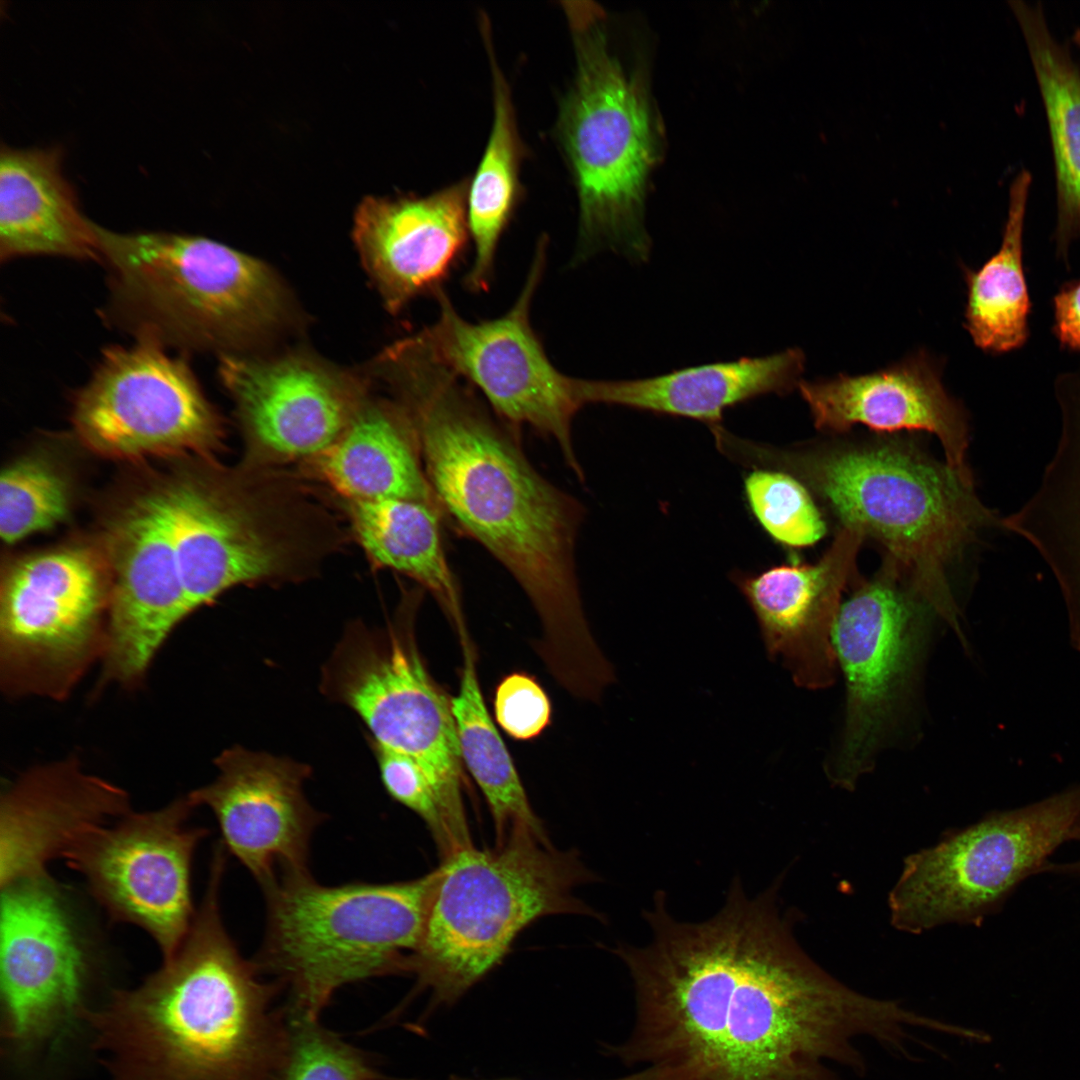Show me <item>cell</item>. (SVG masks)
<instances>
[{
	"label": "cell",
	"instance_id": "6da1fadb",
	"mask_svg": "<svg viewBox=\"0 0 1080 1080\" xmlns=\"http://www.w3.org/2000/svg\"><path fill=\"white\" fill-rule=\"evenodd\" d=\"M782 882L751 898L735 878L699 923L676 920L657 891L644 912L650 944L615 950L636 1016L609 1054L664 1080H838L831 1063L863 1066L857 1038L899 1044L909 1010L850 989L808 956L780 910Z\"/></svg>",
	"mask_w": 1080,
	"mask_h": 1080
},
{
	"label": "cell",
	"instance_id": "7a4b0ae2",
	"mask_svg": "<svg viewBox=\"0 0 1080 1080\" xmlns=\"http://www.w3.org/2000/svg\"><path fill=\"white\" fill-rule=\"evenodd\" d=\"M382 381L409 418L443 515L516 580L543 627L548 669L583 670L601 651L580 597L576 544L584 507L532 465L513 427L475 389L414 349L393 354Z\"/></svg>",
	"mask_w": 1080,
	"mask_h": 1080
},
{
	"label": "cell",
	"instance_id": "3957f363",
	"mask_svg": "<svg viewBox=\"0 0 1080 1080\" xmlns=\"http://www.w3.org/2000/svg\"><path fill=\"white\" fill-rule=\"evenodd\" d=\"M226 859L178 949L136 988L112 993L85 1022L112 1080H274L287 1045L283 990L242 957L220 910Z\"/></svg>",
	"mask_w": 1080,
	"mask_h": 1080
},
{
	"label": "cell",
	"instance_id": "277c9868",
	"mask_svg": "<svg viewBox=\"0 0 1080 1080\" xmlns=\"http://www.w3.org/2000/svg\"><path fill=\"white\" fill-rule=\"evenodd\" d=\"M726 455L751 469H777L799 479L842 527L880 542L963 638L948 569L985 530L1003 527V518L979 500L972 477L896 440L782 449L734 435Z\"/></svg>",
	"mask_w": 1080,
	"mask_h": 1080
},
{
	"label": "cell",
	"instance_id": "5b68a950",
	"mask_svg": "<svg viewBox=\"0 0 1080 1080\" xmlns=\"http://www.w3.org/2000/svg\"><path fill=\"white\" fill-rule=\"evenodd\" d=\"M109 313L162 346L250 354L296 320L285 283L264 261L201 236L117 233L95 224Z\"/></svg>",
	"mask_w": 1080,
	"mask_h": 1080
},
{
	"label": "cell",
	"instance_id": "8992f818",
	"mask_svg": "<svg viewBox=\"0 0 1080 1080\" xmlns=\"http://www.w3.org/2000/svg\"><path fill=\"white\" fill-rule=\"evenodd\" d=\"M424 935L409 957L416 992H430L425 1018L454 1005L506 956L518 934L553 914L596 913L574 895L593 875L575 852L516 829L494 848H462L439 865Z\"/></svg>",
	"mask_w": 1080,
	"mask_h": 1080
},
{
	"label": "cell",
	"instance_id": "52a82bcc",
	"mask_svg": "<svg viewBox=\"0 0 1080 1080\" xmlns=\"http://www.w3.org/2000/svg\"><path fill=\"white\" fill-rule=\"evenodd\" d=\"M439 875L328 886L309 870L278 872L262 885L266 931L253 961L288 990V1005L319 1018L342 986L409 973Z\"/></svg>",
	"mask_w": 1080,
	"mask_h": 1080
},
{
	"label": "cell",
	"instance_id": "ba28073f",
	"mask_svg": "<svg viewBox=\"0 0 1080 1080\" xmlns=\"http://www.w3.org/2000/svg\"><path fill=\"white\" fill-rule=\"evenodd\" d=\"M564 8L577 62L559 119L579 200L575 258L610 249L643 262L651 246L644 226L647 183L658 152L648 89L611 51L602 9L591 2Z\"/></svg>",
	"mask_w": 1080,
	"mask_h": 1080
},
{
	"label": "cell",
	"instance_id": "9c48e42d",
	"mask_svg": "<svg viewBox=\"0 0 1080 1080\" xmlns=\"http://www.w3.org/2000/svg\"><path fill=\"white\" fill-rule=\"evenodd\" d=\"M1071 840H1080V784L993 812L905 858L888 897L891 924L913 934L977 924Z\"/></svg>",
	"mask_w": 1080,
	"mask_h": 1080
},
{
	"label": "cell",
	"instance_id": "30bf717a",
	"mask_svg": "<svg viewBox=\"0 0 1080 1080\" xmlns=\"http://www.w3.org/2000/svg\"><path fill=\"white\" fill-rule=\"evenodd\" d=\"M939 618L888 557L842 603L833 644L846 685L838 744L826 764L832 784L853 790L906 716Z\"/></svg>",
	"mask_w": 1080,
	"mask_h": 1080
},
{
	"label": "cell",
	"instance_id": "8fae6325",
	"mask_svg": "<svg viewBox=\"0 0 1080 1080\" xmlns=\"http://www.w3.org/2000/svg\"><path fill=\"white\" fill-rule=\"evenodd\" d=\"M110 583L102 554L70 546L12 564L0 587V684L61 701L104 656Z\"/></svg>",
	"mask_w": 1080,
	"mask_h": 1080
},
{
	"label": "cell",
	"instance_id": "7c38bea8",
	"mask_svg": "<svg viewBox=\"0 0 1080 1080\" xmlns=\"http://www.w3.org/2000/svg\"><path fill=\"white\" fill-rule=\"evenodd\" d=\"M419 590L409 591L385 628L348 626L323 668L321 688L365 723L370 740L417 760L451 810L466 818L451 698L426 670L414 636Z\"/></svg>",
	"mask_w": 1080,
	"mask_h": 1080
},
{
	"label": "cell",
	"instance_id": "4fadbf2b",
	"mask_svg": "<svg viewBox=\"0 0 1080 1080\" xmlns=\"http://www.w3.org/2000/svg\"><path fill=\"white\" fill-rule=\"evenodd\" d=\"M546 259L547 240L541 239L521 292L503 315L471 322L443 291L436 297V321L407 338L478 390L509 426L518 430L527 425L555 441L566 465L582 481L572 441L573 419L584 406L581 379L553 365L530 319Z\"/></svg>",
	"mask_w": 1080,
	"mask_h": 1080
},
{
	"label": "cell",
	"instance_id": "5bb4252c",
	"mask_svg": "<svg viewBox=\"0 0 1080 1080\" xmlns=\"http://www.w3.org/2000/svg\"><path fill=\"white\" fill-rule=\"evenodd\" d=\"M148 338L106 349L76 394L72 423L82 443L113 460L195 456L211 460L218 415L183 357Z\"/></svg>",
	"mask_w": 1080,
	"mask_h": 1080
},
{
	"label": "cell",
	"instance_id": "9a60e30c",
	"mask_svg": "<svg viewBox=\"0 0 1080 1080\" xmlns=\"http://www.w3.org/2000/svg\"><path fill=\"white\" fill-rule=\"evenodd\" d=\"M188 795L145 812L130 811L96 827L65 854L109 917L144 930L170 957L187 935L195 851L207 830L188 824Z\"/></svg>",
	"mask_w": 1080,
	"mask_h": 1080
},
{
	"label": "cell",
	"instance_id": "2e32d148",
	"mask_svg": "<svg viewBox=\"0 0 1080 1080\" xmlns=\"http://www.w3.org/2000/svg\"><path fill=\"white\" fill-rule=\"evenodd\" d=\"M88 956L49 874L1 887L2 1036L20 1055L52 1047L85 1021Z\"/></svg>",
	"mask_w": 1080,
	"mask_h": 1080
},
{
	"label": "cell",
	"instance_id": "e0dca14e",
	"mask_svg": "<svg viewBox=\"0 0 1080 1080\" xmlns=\"http://www.w3.org/2000/svg\"><path fill=\"white\" fill-rule=\"evenodd\" d=\"M218 372L235 403L245 463L257 467L315 459L368 395L362 377L302 350L223 355Z\"/></svg>",
	"mask_w": 1080,
	"mask_h": 1080
},
{
	"label": "cell",
	"instance_id": "ac0fdd59",
	"mask_svg": "<svg viewBox=\"0 0 1080 1080\" xmlns=\"http://www.w3.org/2000/svg\"><path fill=\"white\" fill-rule=\"evenodd\" d=\"M110 583L104 680L140 683L173 629L190 613L163 487L133 499L103 537Z\"/></svg>",
	"mask_w": 1080,
	"mask_h": 1080
},
{
	"label": "cell",
	"instance_id": "d6986e66",
	"mask_svg": "<svg viewBox=\"0 0 1080 1080\" xmlns=\"http://www.w3.org/2000/svg\"><path fill=\"white\" fill-rule=\"evenodd\" d=\"M215 764L216 779L187 795L212 811L224 848L261 886L279 871H308L312 834L324 818L303 791L310 767L241 746Z\"/></svg>",
	"mask_w": 1080,
	"mask_h": 1080
},
{
	"label": "cell",
	"instance_id": "ffe728a7",
	"mask_svg": "<svg viewBox=\"0 0 1080 1080\" xmlns=\"http://www.w3.org/2000/svg\"><path fill=\"white\" fill-rule=\"evenodd\" d=\"M864 538L842 527L816 563L790 562L732 575L755 615L767 655L801 688L821 690L836 680L833 631Z\"/></svg>",
	"mask_w": 1080,
	"mask_h": 1080
},
{
	"label": "cell",
	"instance_id": "44dd1931",
	"mask_svg": "<svg viewBox=\"0 0 1080 1080\" xmlns=\"http://www.w3.org/2000/svg\"><path fill=\"white\" fill-rule=\"evenodd\" d=\"M468 188L463 180L425 197H368L360 204L353 239L390 313L445 291L468 249Z\"/></svg>",
	"mask_w": 1080,
	"mask_h": 1080
},
{
	"label": "cell",
	"instance_id": "7402d4cb",
	"mask_svg": "<svg viewBox=\"0 0 1080 1080\" xmlns=\"http://www.w3.org/2000/svg\"><path fill=\"white\" fill-rule=\"evenodd\" d=\"M128 793L74 756L26 770L0 798V887L47 874L96 827L130 812Z\"/></svg>",
	"mask_w": 1080,
	"mask_h": 1080
},
{
	"label": "cell",
	"instance_id": "603a6c76",
	"mask_svg": "<svg viewBox=\"0 0 1080 1080\" xmlns=\"http://www.w3.org/2000/svg\"><path fill=\"white\" fill-rule=\"evenodd\" d=\"M798 387L816 428L844 432L861 424L877 432L926 431L940 441L947 465L972 477L966 461L967 417L944 389L940 369L927 353L870 374L801 381Z\"/></svg>",
	"mask_w": 1080,
	"mask_h": 1080
},
{
	"label": "cell",
	"instance_id": "cb8c5ba5",
	"mask_svg": "<svg viewBox=\"0 0 1080 1080\" xmlns=\"http://www.w3.org/2000/svg\"><path fill=\"white\" fill-rule=\"evenodd\" d=\"M1054 394L1060 433L1029 499L1004 528L1028 541L1056 580L1073 648L1080 654V367L1059 374Z\"/></svg>",
	"mask_w": 1080,
	"mask_h": 1080
},
{
	"label": "cell",
	"instance_id": "d4e9b609",
	"mask_svg": "<svg viewBox=\"0 0 1080 1080\" xmlns=\"http://www.w3.org/2000/svg\"><path fill=\"white\" fill-rule=\"evenodd\" d=\"M804 355L792 348L764 357L688 367L640 379L581 380L587 404H609L721 424L727 408L761 395L785 394L799 384Z\"/></svg>",
	"mask_w": 1080,
	"mask_h": 1080
},
{
	"label": "cell",
	"instance_id": "484cf974",
	"mask_svg": "<svg viewBox=\"0 0 1080 1080\" xmlns=\"http://www.w3.org/2000/svg\"><path fill=\"white\" fill-rule=\"evenodd\" d=\"M59 148L0 152V258L61 256L99 260L95 223L78 207L61 172Z\"/></svg>",
	"mask_w": 1080,
	"mask_h": 1080
},
{
	"label": "cell",
	"instance_id": "4316f807",
	"mask_svg": "<svg viewBox=\"0 0 1080 1080\" xmlns=\"http://www.w3.org/2000/svg\"><path fill=\"white\" fill-rule=\"evenodd\" d=\"M313 462L344 500L407 499L440 511L412 424L395 400L367 395L341 436Z\"/></svg>",
	"mask_w": 1080,
	"mask_h": 1080
},
{
	"label": "cell",
	"instance_id": "83f0119b",
	"mask_svg": "<svg viewBox=\"0 0 1080 1080\" xmlns=\"http://www.w3.org/2000/svg\"><path fill=\"white\" fill-rule=\"evenodd\" d=\"M1046 117L1055 179L1056 256L1066 263L1080 240V63L1053 33L1040 2L1008 0Z\"/></svg>",
	"mask_w": 1080,
	"mask_h": 1080
},
{
	"label": "cell",
	"instance_id": "f1b7e54d",
	"mask_svg": "<svg viewBox=\"0 0 1080 1080\" xmlns=\"http://www.w3.org/2000/svg\"><path fill=\"white\" fill-rule=\"evenodd\" d=\"M354 536L378 568L428 590L454 626L464 621L460 590L444 550L442 513L407 499L344 500Z\"/></svg>",
	"mask_w": 1080,
	"mask_h": 1080
},
{
	"label": "cell",
	"instance_id": "f546056e",
	"mask_svg": "<svg viewBox=\"0 0 1080 1080\" xmlns=\"http://www.w3.org/2000/svg\"><path fill=\"white\" fill-rule=\"evenodd\" d=\"M1032 174L1020 169L1008 194L999 249L979 269L966 270L965 326L977 347L1004 354L1023 347L1030 335L1032 303L1024 270V231Z\"/></svg>",
	"mask_w": 1080,
	"mask_h": 1080
},
{
	"label": "cell",
	"instance_id": "4dcf8cb0",
	"mask_svg": "<svg viewBox=\"0 0 1080 1080\" xmlns=\"http://www.w3.org/2000/svg\"><path fill=\"white\" fill-rule=\"evenodd\" d=\"M494 117L486 148L467 193V220L474 249L464 287L486 292L491 286L501 238L519 198L520 139L509 87L492 53L489 33Z\"/></svg>",
	"mask_w": 1080,
	"mask_h": 1080
},
{
	"label": "cell",
	"instance_id": "1f68e13d",
	"mask_svg": "<svg viewBox=\"0 0 1080 1080\" xmlns=\"http://www.w3.org/2000/svg\"><path fill=\"white\" fill-rule=\"evenodd\" d=\"M463 653L460 686L451 698L463 765L490 810L497 840L516 829L545 833L533 812L513 759L489 715L479 685L475 653L465 624L457 628Z\"/></svg>",
	"mask_w": 1080,
	"mask_h": 1080
},
{
	"label": "cell",
	"instance_id": "d6a6232c",
	"mask_svg": "<svg viewBox=\"0 0 1080 1080\" xmlns=\"http://www.w3.org/2000/svg\"><path fill=\"white\" fill-rule=\"evenodd\" d=\"M70 509L66 479L38 458L8 465L0 477V535L11 545L63 522Z\"/></svg>",
	"mask_w": 1080,
	"mask_h": 1080
},
{
	"label": "cell",
	"instance_id": "836d02e7",
	"mask_svg": "<svg viewBox=\"0 0 1080 1080\" xmlns=\"http://www.w3.org/2000/svg\"><path fill=\"white\" fill-rule=\"evenodd\" d=\"M287 1045L274 1080H383L372 1058L286 1004Z\"/></svg>",
	"mask_w": 1080,
	"mask_h": 1080
},
{
	"label": "cell",
	"instance_id": "e575fe53",
	"mask_svg": "<svg viewBox=\"0 0 1080 1080\" xmlns=\"http://www.w3.org/2000/svg\"><path fill=\"white\" fill-rule=\"evenodd\" d=\"M746 503L762 529L778 544L809 547L826 533V525L809 489L793 475L752 468L743 481Z\"/></svg>",
	"mask_w": 1080,
	"mask_h": 1080
},
{
	"label": "cell",
	"instance_id": "d590c367",
	"mask_svg": "<svg viewBox=\"0 0 1080 1080\" xmlns=\"http://www.w3.org/2000/svg\"><path fill=\"white\" fill-rule=\"evenodd\" d=\"M386 792L426 825L442 859L471 846L467 820L459 818L439 787L414 758L370 740Z\"/></svg>",
	"mask_w": 1080,
	"mask_h": 1080
},
{
	"label": "cell",
	"instance_id": "8d00e7d4",
	"mask_svg": "<svg viewBox=\"0 0 1080 1080\" xmlns=\"http://www.w3.org/2000/svg\"><path fill=\"white\" fill-rule=\"evenodd\" d=\"M493 709L495 721L515 740L538 737L551 723V701L531 675L512 672L496 686Z\"/></svg>",
	"mask_w": 1080,
	"mask_h": 1080
},
{
	"label": "cell",
	"instance_id": "74e56055",
	"mask_svg": "<svg viewBox=\"0 0 1080 1080\" xmlns=\"http://www.w3.org/2000/svg\"><path fill=\"white\" fill-rule=\"evenodd\" d=\"M1052 331L1059 345L1080 353V278L1063 283L1052 300Z\"/></svg>",
	"mask_w": 1080,
	"mask_h": 1080
},
{
	"label": "cell",
	"instance_id": "f35d334b",
	"mask_svg": "<svg viewBox=\"0 0 1080 1080\" xmlns=\"http://www.w3.org/2000/svg\"><path fill=\"white\" fill-rule=\"evenodd\" d=\"M448 1080H516V1079H473V1078H467V1077H460V1076L452 1075V1076L449 1077ZM611 1080H663V1077L660 1074V1072L657 1071L656 1069L651 1068V1067H644V1068H642L641 1070H639L637 1072L631 1073L629 1075H626V1076H623V1077H620V1078L611 1079Z\"/></svg>",
	"mask_w": 1080,
	"mask_h": 1080
},
{
	"label": "cell",
	"instance_id": "ab89813d",
	"mask_svg": "<svg viewBox=\"0 0 1080 1080\" xmlns=\"http://www.w3.org/2000/svg\"><path fill=\"white\" fill-rule=\"evenodd\" d=\"M1048 869L1080 878V859L1068 864L1051 865Z\"/></svg>",
	"mask_w": 1080,
	"mask_h": 1080
},
{
	"label": "cell",
	"instance_id": "60d3db41",
	"mask_svg": "<svg viewBox=\"0 0 1080 1080\" xmlns=\"http://www.w3.org/2000/svg\"><path fill=\"white\" fill-rule=\"evenodd\" d=\"M1072 43L1080 52V27L1076 28L1072 34Z\"/></svg>",
	"mask_w": 1080,
	"mask_h": 1080
}]
</instances>
